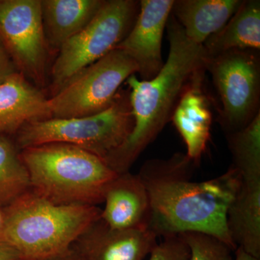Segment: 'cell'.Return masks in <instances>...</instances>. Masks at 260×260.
<instances>
[{"label":"cell","mask_w":260,"mask_h":260,"mask_svg":"<svg viewBox=\"0 0 260 260\" xmlns=\"http://www.w3.org/2000/svg\"><path fill=\"white\" fill-rule=\"evenodd\" d=\"M15 73L13 61L3 47H0V83Z\"/></svg>","instance_id":"23"},{"label":"cell","mask_w":260,"mask_h":260,"mask_svg":"<svg viewBox=\"0 0 260 260\" xmlns=\"http://www.w3.org/2000/svg\"><path fill=\"white\" fill-rule=\"evenodd\" d=\"M150 253L149 260H189L190 250L180 235L162 238Z\"/></svg>","instance_id":"22"},{"label":"cell","mask_w":260,"mask_h":260,"mask_svg":"<svg viewBox=\"0 0 260 260\" xmlns=\"http://www.w3.org/2000/svg\"><path fill=\"white\" fill-rule=\"evenodd\" d=\"M169 52L153 79L131 75L126 83L135 124L126 141L104 159L117 174L128 172L168 123L179 99L194 75L205 69L208 54L202 44L191 42L172 15L168 20Z\"/></svg>","instance_id":"2"},{"label":"cell","mask_w":260,"mask_h":260,"mask_svg":"<svg viewBox=\"0 0 260 260\" xmlns=\"http://www.w3.org/2000/svg\"><path fill=\"white\" fill-rule=\"evenodd\" d=\"M138 73L136 62L114 49L72 77L49 99L51 118L94 115L112 106L121 84Z\"/></svg>","instance_id":"8"},{"label":"cell","mask_w":260,"mask_h":260,"mask_svg":"<svg viewBox=\"0 0 260 260\" xmlns=\"http://www.w3.org/2000/svg\"><path fill=\"white\" fill-rule=\"evenodd\" d=\"M18 260H28V259H23V258H22V259H19Z\"/></svg>","instance_id":"29"},{"label":"cell","mask_w":260,"mask_h":260,"mask_svg":"<svg viewBox=\"0 0 260 260\" xmlns=\"http://www.w3.org/2000/svg\"><path fill=\"white\" fill-rule=\"evenodd\" d=\"M104 203L101 219L111 229H148L150 199L138 174H118L108 186Z\"/></svg>","instance_id":"13"},{"label":"cell","mask_w":260,"mask_h":260,"mask_svg":"<svg viewBox=\"0 0 260 260\" xmlns=\"http://www.w3.org/2000/svg\"><path fill=\"white\" fill-rule=\"evenodd\" d=\"M205 69L193 77L173 112V124L186 147L188 158L198 166L210 138L213 114L204 90Z\"/></svg>","instance_id":"12"},{"label":"cell","mask_w":260,"mask_h":260,"mask_svg":"<svg viewBox=\"0 0 260 260\" xmlns=\"http://www.w3.org/2000/svg\"><path fill=\"white\" fill-rule=\"evenodd\" d=\"M50 118L49 99L21 73L15 72L0 83V136L17 133L32 121Z\"/></svg>","instance_id":"14"},{"label":"cell","mask_w":260,"mask_h":260,"mask_svg":"<svg viewBox=\"0 0 260 260\" xmlns=\"http://www.w3.org/2000/svg\"><path fill=\"white\" fill-rule=\"evenodd\" d=\"M226 135L232 167L242 180L260 179V113L245 127Z\"/></svg>","instance_id":"19"},{"label":"cell","mask_w":260,"mask_h":260,"mask_svg":"<svg viewBox=\"0 0 260 260\" xmlns=\"http://www.w3.org/2000/svg\"><path fill=\"white\" fill-rule=\"evenodd\" d=\"M20 155L30 189L56 204L104 203L108 186L119 174L95 154L64 143L30 147Z\"/></svg>","instance_id":"4"},{"label":"cell","mask_w":260,"mask_h":260,"mask_svg":"<svg viewBox=\"0 0 260 260\" xmlns=\"http://www.w3.org/2000/svg\"><path fill=\"white\" fill-rule=\"evenodd\" d=\"M139 10V1H104L90 23L59 49L51 70L54 86L60 88L72 77L114 50L131 30Z\"/></svg>","instance_id":"7"},{"label":"cell","mask_w":260,"mask_h":260,"mask_svg":"<svg viewBox=\"0 0 260 260\" xmlns=\"http://www.w3.org/2000/svg\"><path fill=\"white\" fill-rule=\"evenodd\" d=\"M189 246V260H234V251L217 238L200 232L179 234Z\"/></svg>","instance_id":"21"},{"label":"cell","mask_w":260,"mask_h":260,"mask_svg":"<svg viewBox=\"0 0 260 260\" xmlns=\"http://www.w3.org/2000/svg\"><path fill=\"white\" fill-rule=\"evenodd\" d=\"M138 17L119 49L138 64L142 80L155 78L164 64L162 39L174 0H141Z\"/></svg>","instance_id":"10"},{"label":"cell","mask_w":260,"mask_h":260,"mask_svg":"<svg viewBox=\"0 0 260 260\" xmlns=\"http://www.w3.org/2000/svg\"><path fill=\"white\" fill-rule=\"evenodd\" d=\"M234 260H260V259H257V258L246 254L242 248L238 247L237 250L235 251Z\"/></svg>","instance_id":"26"},{"label":"cell","mask_w":260,"mask_h":260,"mask_svg":"<svg viewBox=\"0 0 260 260\" xmlns=\"http://www.w3.org/2000/svg\"><path fill=\"white\" fill-rule=\"evenodd\" d=\"M17 146L0 136V209L18 199L30 189L28 171Z\"/></svg>","instance_id":"20"},{"label":"cell","mask_w":260,"mask_h":260,"mask_svg":"<svg viewBox=\"0 0 260 260\" xmlns=\"http://www.w3.org/2000/svg\"><path fill=\"white\" fill-rule=\"evenodd\" d=\"M3 210L0 209V227H1L2 223H3Z\"/></svg>","instance_id":"27"},{"label":"cell","mask_w":260,"mask_h":260,"mask_svg":"<svg viewBox=\"0 0 260 260\" xmlns=\"http://www.w3.org/2000/svg\"><path fill=\"white\" fill-rule=\"evenodd\" d=\"M0 41L22 74L44 85L47 42L42 1L0 0Z\"/></svg>","instance_id":"9"},{"label":"cell","mask_w":260,"mask_h":260,"mask_svg":"<svg viewBox=\"0 0 260 260\" xmlns=\"http://www.w3.org/2000/svg\"><path fill=\"white\" fill-rule=\"evenodd\" d=\"M148 229L117 230L99 219L72 246L80 260H143L158 244Z\"/></svg>","instance_id":"11"},{"label":"cell","mask_w":260,"mask_h":260,"mask_svg":"<svg viewBox=\"0 0 260 260\" xmlns=\"http://www.w3.org/2000/svg\"><path fill=\"white\" fill-rule=\"evenodd\" d=\"M104 3L102 0H43V24L47 42L60 49L90 23Z\"/></svg>","instance_id":"17"},{"label":"cell","mask_w":260,"mask_h":260,"mask_svg":"<svg viewBox=\"0 0 260 260\" xmlns=\"http://www.w3.org/2000/svg\"><path fill=\"white\" fill-rule=\"evenodd\" d=\"M196 164L186 153L146 160L138 176L150 199L148 229L157 237L200 232L217 238L235 252L226 226V213L242 184L231 166L221 175L191 180Z\"/></svg>","instance_id":"1"},{"label":"cell","mask_w":260,"mask_h":260,"mask_svg":"<svg viewBox=\"0 0 260 260\" xmlns=\"http://www.w3.org/2000/svg\"><path fill=\"white\" fill-rule=\"evenodd\" d=\"M3 47V45H2L1 41H0V47Z\"/></svg>","instance_id":"28"},{"label":"cell","mask_w":260,"mask_h":260,"mask_svg":"<svg viewBox=\"0 0 260 260\" xmlns=\"http://www.w3.org/2000/svg\"><path fill=\"white\" fill-rule=\"evenodd\" d=\"M242 3V0H174L171 15L191 42L198 44L218 32Z\"/></svg>","instance_id":"15"},{"label":"cell","mask_w":260,"mask_h":260,"mask_svg":"<svg viewBox=\"0 0 260 260\" xmlns=\"http://www.w3.org/2000/svg\"><path fill=\"white\" fill-rule=\"evenodd\" d=\"M0 240L23 259L42 260L68 251L101 218L95 205L53 203L31 189L3 209Z\"/></svg>","instance_id":"3"},{"label":"cell","mask_w":260,"mask_h":260,"mask_svg":"<svg viewBox=\"0 0 260 260\" xmlns=\"http://www.w3.org/2000/svg\"><path fill=\"white\" fill-rule=\"evenodd\" d=\"M208 56L231 49L260 50V2L242 1L227 23L203 44Z\"/></svg>","instance_id":"18"},{"label":"cell","mask_w":260,"mask_h":260,"mask_svg":"<svg viewBox=\"0 0 260 260\" xmlns=\"http://www.w3.org/2000/svg\"><path fill=\"white\" fill-rule=\"evenodd\" d=\"M21 256L14 248L0 240V260H18Z\"/></svg>","instance_id":"24"},{"label":"cell","mask_w":260,"mask_h":260,"mask_svg":"<svg viewBox=\"0 0 260 260\" xmlns=\"http://www.w3.org/2000/svg\"><path fill=\"white\" fill-rule=\"evenodd\" d=\"M129 92L118 93L110 107L83 117L32 121L17 133L20 150L48 143L78 147L102 159L121 146L134 128Z\"/></svg>","instance_id":"5"},{"label":"cell","mask_w":260,"mask_h":260,"mask_svg":"<svg viewBox=\"0 0 260 260\" xmlns=\"http://www.w3.org/2000/svg\"><path fill=\"white\" fill-rule=\"evenodd\" d=\"M226 226L237 248L260 259V179L242 180L228 208Z\"/></svg>","instance_id":"16"},{"label":"cell","mask_w":260,"mask_h":260,"mask_svg":"<svg viewBox=\"0 0 260 260\" xmlns=\"http://www.w3.org/2000/svg\"><path fill=\"white\" fill-rule=\"evenodd\" d=\"M42 260H80L76 253L72 248L68 249V251L57 255L50 256V257L46 258V259Z\"/></svg>","instance_id":"25"},{"label":"cell","mask_w":260,"mask_h":260,"mask_svg":"<svg viewBox=\"0 0 260 260\" xmlns=\"http://www.w3.org/2000/svg\"><path fill=\"white\" fill-rule=\"evenodd\" d=\"M219 104V124L225 135L245 127L260 113V54L254 49H231L208 56Z\"/></svg>","instance_id":"6"}]
</instances>
